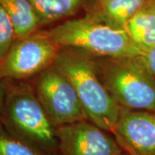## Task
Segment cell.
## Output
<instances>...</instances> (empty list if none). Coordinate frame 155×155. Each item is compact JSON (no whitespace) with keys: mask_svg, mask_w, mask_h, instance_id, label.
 I'll use <instances>...</instances> for the list:
<instances>
[{"mask_svg":"<svg viewBox=\"0 0 155 155\" xmlns=\"http://www.w3.org/2000/svg\"><path fill=\"white\" fill-rule=\"evenodd\" d=\"M30 83L56 128L88 120L72 84L54 64L34 77Z\"/></svg>","mask_w":155,"mask_h":155,"instance_id":"5b68a950","label":"cell"},{"mask_svg":"<svg viewBox=\"0 0 155 155\" xmlns=\"http://www.w3.org/2000/svg\"><path fill=\"white\" fill-rule=\"evenodd\" d=\"M54 65L68 79L89 121L112 134L121 107L97 74L94 56L73 48H61Z\"/></svg>","mask_w":155,"mask_h":155,"instance_id":"6da1fadb","label":"cell"},{"mask_svg":"<svg viewBox=\"0 0 155 155\" xmlns=\"http://www.w3.org/2000/svg\"><path fill=\"white\" fill-rule=\"evenodd\" d=\"M0 155H50L23 140L0 120Z\"/></svg>","mask_w":155,"mask_h":155,"instance_id":"4fadbf2b","label":"cell"},{"mask_svg":"<svg viewBox=\"0 0 155 155\" xmlns=\"http://www.w3.org/2000/svg\"><path fill=\"white\" fill-rule=\"evenodd\" d=\"M12 81V80L8 78L0 79V112L3 107L4 103H5L7 92L10 87Z\"/></svg>","mask_w":155,"mask_h":155,"instance_id":"9a60e30c","label":"cell"},{"mask_svg":"<svg viewBox=\"0 0 155 155\" xmlns=\"http://www.w3.org/2000/svg\"><path fill=\"white\" fill-rule=\"evenodd\" d=\"M88 120L56 128L61 155H121L115 138Z\"/></svg>","mask_w":155,"mask_h":155,"instance_id":"52a82bcc","label":"cell"},{"mask_svg":"<svg viewBox=\"0 0 155 155\" xmlns=\"http://www.w3.org/2000/svg\"><path fill=\"white\" fill-rule=\"evenodd\" d=\"M121 155H129V154H127V153H125V152H123V153H122Z\"/></svg>","mask_w":155,"mask_h":155,"instance_id":"ac0fdd59","label":"cell"},{"mask_svg":"<svg viewBox=\"0 0 155 155\" xmlns=\"http://www.w3.org/2000/svg\"><path fill=\"white\" fill-rule=\"evenodd\" d=\"M10 17L17 40L31 35L40 28L38 17L28 0H0Z\"/></svg>","mask_w":155,"mask_h":155,"instance_id":"7c38bea8","label":"cell"},{"mask_svg":"<svg viewBox=\"0 0 155 155\" xmlns=\"http://www.w3.org/2000/svg\"><path fill=\"white\" fill-rule=\"evenodd\" d=\"M150 0H90L87 13L124 28L128 21Z\"/></svg>","mask_w":155,"mask_h":155,"instance_id":"9c48e42d","label":"cell"},{"mask_svg":"<svg viewBox=\"0 0 155 155\" xmlns=\"http://www.w3.org/2000/svg\"><path fill=\"white\" fill-rule=\"evenodd\" d=\"M37 17L39 26L42 27L74 15L90 0H28Z\"/></svg>","mask_w":155,"mask_h":155,"instance_id":"8fae6325","label":"cell"},{"mask_svg":"<svg viewBox=\"0 0 155 155\" xmlns=\"http://www.w3.org/2000/svg\"><path fill=\"white\" fill-rule=\"evenodd\" d=\"M61 48L43 30L16 39L0 61V79L27 81L35 77L55 63Z\"/></svg>","mask_w":155,"mask_h":155,"instance_id":"8992f818","label":"cell"},{"mask_svg":"<svg viewBox=\"0 0 155 155\" xmlns=\"http://www.w3.org/2000/svg\"><path fill=\"white\" fill-rule=\"evenodd\" d=\"M94 58L98 78L121 107L155 112V79L144 55Z\"/></svg>","mask_w":155,"mask_h":155,"instance_id":"277c9868","label":"cell"},{"mask_svg":"<svg viewBox=\"0 0 155 155\" xmlns=\"http://www.w3.org/2000/svg\"><path fill=\"white\" fill-rule=\"evenodd\" d=\"M144 57L151 73L155 79V46L152 49L145 53Z\"/></svg>","mask_w":155,"mask_h":155,"instance_id":"2e32d148","label":"cell"},{"mask_svg":"<svg viewBox=\"0 0 155 155\" xmlns=\"http://www.w3.org/2000/svg\"><path fill=\"white\" fill-rule=\"evenodd\" d=\"M129 155H155V112L122 108L112 133Z\"/></svg>","mask_w":155,"mask_h":155,"instance_id":"ba28073f","label":"cell"},{"mask_svg":"<svg viewBox=\"0 0 155 155\" xmlns=\"http://www.w3.org/2000/svg\"><path fill=\"white\" fill-rule=\"evenodd\" d=\"M0 120L11 132L39 150L61 155L56 127L27 81H12Z\"/></svg>","mask_w":155,"mask_h":155,"instance_id":"3957f363","label":"cell"},{"mask_svg":"<svg viewBox=\"0 0 155 155\" xmlns=\"http://www.w3.org/2000/svg\"><path fill=\"white\" fill-rule=\"evenodd\" d=\"M152 1L137 12L124 28L132 42L144 53L155 46V13Z\"/></svg>","mask_w":155,"mask_h":155,"instance_id":"30bf717a","label":"cell"},{"mask_svg":"<svg viewBox=\"0 0 155 155\" xmlns=\"http://www.w3.org/2000/svg\"><path fill=\"white\" fill-rule=\"evenodd\" d=\"M15 40V29L10 17L0 5V61L7 55Z\"/></svg>","mask_w":155,"mask_h":155,"instance_id":"5bb4252c","label":"cell"},{"mask_svg":"<svg viewBox=\"0 0 155 155\" xmlns=\"http://www.w3.org/2000/svg\"><path fill=\"white\" fill-rule=\"evenodd\" d=\"M152 6H153V9H154V11L155 13V0H153L152 1Z\"/></svg>","mask_w":155,"mask_h":155,"instance_id":"e0dca14e","label":"cell"},{"mask_svg":"<svg viewBox=\"0 0 155 155\" xmlns=\"http://www.w3.org/2000/svg\"><path fill=\"white\" fill-rule=\"evenodd\" d=\"M46 32L61 48H76L94 57L144 55L124 28L91 13L65 21Z\"/></svg>","mask_w":155,"mask_h":155,"instance_id":"7a4b0ae2","label":"cell"}]
</instances>
